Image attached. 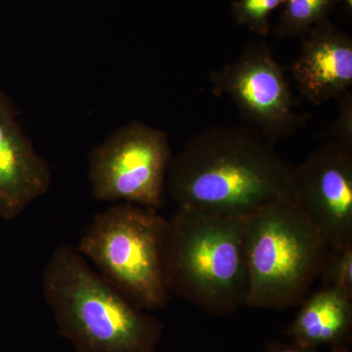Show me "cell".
<instances>
[{
    "mask_svg": "<svg viewBox=\"0 0 352 352\" xmlns=\"http://www.w3.org/2000/svg\"><path fill=\"white\" fill-rule=\"evenodd\" d=\"M339 110L335 120L318 134V138L352 148V92H346L339 99Z\"/></svg>",
    "mask_w": 352,
    "mask_h": 352,
    "instance_id": "15",
    "label": "cell"
},
{
    "mask_svg": "<svg viewBox=\"0 0 352 352\" xmlns=\"http://www.w3.org/2000/svg\"><path fill=\"white\" fill-rule=\"evenodd\" d=\"M244 245L245 307L268 310L300 307L330 251L320 231L289 197L248 217Z\"/></svg>",
    "mask_w": 352,
    "mask_h": 352,
    "instance_id": "4",
    "label": "cell"
},
{
    "mask_svg": "<svg viewBox=\"0 0 352 352\" xmlns=\"http://www.w3.org/2000/svg\"><path fill=\"white\" fill-rule=\"evenodd\" d=\"M286 329L287 337L303 346H327L333 352H351L352 298L323 287L308 295Z\"/></svg>",
    "mask_w": 352,
    "mask_h": 352,
    "instance_id": "11",
    "label": "cell"
},
{
    "mask_svg": "<svg viewBox=\"0 0 352 352\" xmlns=\"http://www.w3.org/2000/svg\"><path fill=\"white\" fill-rule=\"evenodd\" d=\"M286 0H236L232 4L234 18L258 36H267L270 30V17Z\"/></svg>",
    "mask_w": 352,
    "mask_h": 352,
    "instance_id": "13",
    "label": "cell"
},
{
    "mask_svg": "<svg viewBox=\"0 0 352 352\" xmlns=\"http://www.w3.org/2000/svg\"><path fill=\"white\" fill-rule=\"evenodd\" d=\"M291 199L332 250L352 245V148L326 141L294 170Z\"/></svg>",
    "mask_w": 352,
    "mask_h": 352,
    "instance_id": "8",
    "label": "cell"
},
{
    "mask_svg": "<svg viewBox=\"0 0 352 352\" xmlns=\"http://www.w3.org/2000/svg\"><path fill=\"white\" fill-rule=\"evenodd\" d=\"M210 80L215 96L230 98L250 127L272 144L307 126L308 116L296 110L288 80L267 44H248Z\"/></svg>",
    "mask_w": 352,
    "mask_h": 352,
    "instance_id": "7",
    "label": "cell"
},
{
    "mask_svg": "<svg viewBox=\"0 0 352 352\" xmlns=\"http://www.w3.org/2000/svg\"><path fill=\"white\" fill-rule=\"evenodd\" d=\"M168 134L141 120L118 127L88 157L94 199L160 210L171 162Z\"/></svg>",
    "mask_w": 352,
    "mask_h": 352,
    "instance_id": "6",
    "label": "cell"
},
{
    "mask_svg": "<svg viewBox=\"0 0 352 352\" xmlns=\"http://www.w3.org/2000/svg\"><path fill=\"white\" fill-rule=\"evenodd\" d=\"M340 0H286L277 27L281 38H302L310 29L329 20Z\"/></svg>",
    "mask_w": 352,
    "mask_h": 352,
    "instance_id": "12",
    "label": "cell"
},
{
    "mask_svg": "<svg viewBox=\"0 0 352 352\" xmlns=\"http://www.w3.org/2000/svg\"><path fill=\"white\" fill-rule=\"evenodd\" d=\"M247 219L176 208L168 219L164 245V276L170 295L219 318L245 307Z\"/></svg>",
    "mask_w": 352,
    "mask_h": 352,
    "instance_id": "3",
    "label": "cell"
},
{
    "mask_svg": "<svg viewBox=\"0 0 352 352\" xmlns=\"http://www.w3.org/2000/svg\"><path fill=\"white\" fill-rule=\"evenodd\" d=\"M302 38L291 68L300 94L310 103L320 106L351 91V36L326 20L314 25Z\"/></svg>",
    "mask_w": 352,
    "mask_h": 352,
    "instance_id": "10",
    "label": "cell"
},
{
    "mask_svg": "<svg viewBox=\"0 0 352 352\" xmlns=\"http://www.w3.org/2000/svg\"><path fill=\"white\" fill-rule=\"evenodd\" d=\"M12 99L0 89V217L13 220L47 193L48 162L23 131Z\"/></svg>",
    "mask_w": 352,
    "mask_h": 352,
    "instance_id": "9",
    "label": "cell"
},
{
    "mask_svg": "<svg viewBox=\"0 0 352 352\" xmlns=\"http://www.w3.org/2000/svg\"><path fill=\"white\" fill-rule=\"evenodd\" d=\"M340 3L344 4V8L346 11L351 12L352 10V0H340Z\"/></svg>",
    "mask_w": 352,
    "mask_h": 352,
    "instance_id": "17",
    "label": "cell"
},
{
    "mask_svg": "<svg viewBox=\"0 0 352 352\" xmlns=\"http://www.w3.org/2000/svg\"><path fill=\"white\" fill-rule=\"evenodd\" d=\"M168 222L154 208L112 204L95 215L76 250L132 302L156 311L171 296L164 276Z\"/></svg>",
    "mask_w": 352,
    "mask_h": 352,
    "instance_id": "5",
    "label": "cell"
},
{
    "mask_svg": "<svg viewBox=\"0 0 352 352\" xmlns=\"http://www.w3.org/2000/svg\"><path fill=\"white\" fill-rule=\"evenodd\" d=\"M319 277L322 286L339 289L352 298V245L330 249Z\"/></svg>",
    "mask_w": 352,
    "mask_h": 352,
    "instance_id": "14",
    "label": "cell"
},
{
    "mask_svg": "<svg viewBox=\"0 0 352 352\" xmlns=\"http://www.w3.org/2000/svg\"><path fill=\"white\" fill-rule=\"evenodd\" d=\"M265 352H320L318 349L303 346L298 342L289 340V342L283 340H270L266 342Z\"/></svg>",
    "mask_w": 352,
    "mask_h": 352,
    "instance_id": "16",
    "label": "cell"
},
{
    "mask_svg": "<svg viewBox=\"0 0 352 352\" xmlns=\"http://www.w3.org/2000/svg\"><path fill=\"white\" fill-rule=\"evenodd\" d=\"M44 300L58 333L78 352H157L163 322L122 295L69 245L52 252Z\"/></svg>",
    "mask_w": 352,
    "mask_h": 352,
    "instance_id": "2",
    "label": "cell"
},
{
    "mask_svg": "<svg viewBox=\"0 0 352 352\" xmlns=\"http://www.w3.org/2000/svg\"><path fill=\"white\" fill-rule=\"evenodd\" d=\"M294 170L256 129L212 126L171 159L166 190L177 208L248 219L278 199L291 198Z\"/></svg>",
    "mask_w": 352,
    "mask_h": 352,
    "instance_id": "1",
    "label": "cell"
}]
</instances>
